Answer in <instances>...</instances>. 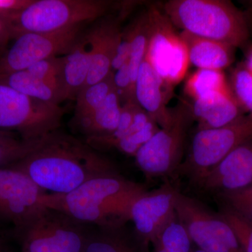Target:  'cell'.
<instances>
[{"instance_id": "83f0119b", "label": "cell", "mask_w": 252, "mask_h": 252, "mask_svg": "<svg viewBox=\"0 0 252 252\" xmlns=\"http://www.w3.org/2000/svg\"><path fill=\"white\" fill-rule=\"evenodd\" d=\"M229 81L230 91L239 107L252 118V75L244 63L233 69Z\"/></svg>"}, {"instance_id": "484cf974", "label": "cell", "mask_w": 252, "mask_h": 252, "mask_svg": "<svg viewBox=\"0 0 252 252\" xmlns=\"http://www.w3.org/2000/svg\"><path fill=\"white\" fill-rule=\"evenodd\" d=\"M154 252H193V243L183 224L176 216L152 243Z\"/></svg>"}, {"instance_id": "7c38bea8", "label": "cell", "mask_w": 252, "mask_h": 252, "mask_svg": "<svg viewBox=\"0 0 252 252\" xmlns=\"http://www.w3.org/2000/svg\"><path fill=\"white\" fill-rule=\"evenodd\" d=\"M46 193L23 172L0 168V220L18 229L37 208L39 198Z\"/></svg>"}, {"instance_id": "d6986e66", "label": "cell", "mask_w": 252, "mask_h": 252, "mask_svg": "<svg viewBox=\"0 0 252 252\" xmlns=\"http://www.w3.org/2000/svg\"><path fill=\"white\" fill-rule=\"evenodd\" d=\"M180 34L187 46L190 64L198 69L223 71L234 62L233 46L185 31Z\"/></svg>"}, {"instance_id": "8992f818", "label": "cell", "mask_w": 252, "mask_h": 252, "mask_svg": "<svg viewBox=\"0 0 252 252\" xmlns=\"http://www.w3.org/2000/svg\"><path fill=\"white\" fill-rule=\"evenodd\" d=\"M172 109L171 124L160 128L136 154L137 166L147 177L171 175L182 164L187 132L194 122L192 106L181 101Z\"/></svg>"}, {"instance_id": "8fae6325", "label": "cell", "mask_w": 252, "mask_h": 252, "mask_svg": "<svg viewBox=\"0 0 252 252\" xmlns=\"http://www.w3.org/2000/svg\"><path fill=\"white\" fill-rule=\"evenodd\" d=\"M81 26L50 33H25L0 59V75L26 70L39 61L67 54L79 39Z\"/></svg>"}, {"instance_id": "4316f807", "label": "cell", "mask_w": 252, "mask_h": 252, "mask_svg": "<svg viewBox=\"0 0 252 252\" xmlns=\"http://www.w3.org/2000/svg\"><path fill=\"white\" fill-rule=\"evenodd\" d=\"M44 137L39 140H25L17 132L0 130V168L11 166L27 157Z\"/></svg>"}, {"instance_id": "f1b7e54d", "label": "cell", "mask_w": 252, "mask_h": 252, "mask_svg": "<svg viewBox=\"0 0 252 252\" xmlns=\"http://www.w3.org/2000/svg\"><path fill=\"white\" fill-rule=\"evenodd\" d=\"M218 194L224 206L252 223V184L244 188Z\"/></svg>"}, {"instance_id": "d4e9b609", "label": "cell", "mask_w": 252, "mask_h": 252, "mask_svg": "<svg viewBox=\"0 0 252 252\" xmlns=\"http://www.w3.org/2000/svg\"><path fill=\"white\" fill-rule=\"evenodd\" d=\"M114 90V72H112L102 81L84 87L76 97L74 120L86 117L98 109Z\"/></svg>"}, {"instance_id": "ac0fdd59", "label": "cell", "mask_w": 252, "mask_h": 252, "mask_svg": "<svg viewBox=\"0 0 252 252\" xmlns=\"http://www.w3.org/2000/svg\"><path fill=\"white\" fill-rule=\"evenodd\" d=\"M91 67L90 52L85 36L79 38L67 54L63 57L59 78L61 102L74 99L85 87Z\"/></svg>"}, {"instance_id": "277c9868", "label": "cell", "mask_w": 252, "mask_h": 252, "mask_svg": "<svg viewBox=\"0 0 252 252\" xmlns=\"http://www.w3.org/2000/svg\"><path fill=\"white\" fill-rule=\"evenodd\" d=\"M112 2L103 0H32L17 12L1 17L11 38L25 33L56 32L102 17Z\"/></svg>"}, {"instance_id": "5b68a950", "label": "cell", "mask_w": 252, "mask_h": 252, "mask_svg": "<svg viewBox=\"0 0 252 252\" xmlns=\"http://www.w3.org/2000/svg\"><path fill=\"white\" fill-rule=\"evenodd\" d=\"M66 214L39 205L15 233L21 252H83L94 228Z\"/></svg>"}, {"instance_id": "4dcf8cb0", "label": "cell", "mask_w": 252, "mask_h": 252, "mask_svg": "<svg viewBox=\"0 0 252 252\" xmlns=\"http://www.w3.org/2000/svg\"><path fill=\"white\" fill-rule=\"evenodd\" d=\"M219 214L234 230L244 252H252V223L225 206Z\"/></svg>"}, {"instance_id": "7402d4cb", "label": "cell", "mask_w": 252, "mask_h": 252, "mask_svg": "<svg viewBox=\"0 0 252 252\" xmlns=\"http://www.w3.org/2000/svg\"><path fill=\"white\" fill-rule=\"evenodd\" d=\"M130 40L129 72L131 81L135 87V81L139 69L143 62L148 49L150 39V23L148 13L141 15L133 24L126 31Z\"/></svg>"}, {"instance_id": "74e56055", "label": "cell", "mask_w": 252, "mask_h": 252, "mask_svg": "<svg viewBox=\"0 0 252 252\" xmlns=\"http://www.w3.org/2000/svg\"><path fill=\"white\" fill-rule=\"evenodd\" d=\"M4 247H3L2 238L0 234V252H4Z\"/></svg>"}, {"instance_id": "ffe728a7", "label": "cell", "mask_w": 252, "mask_h": 252, "mask_svg": "<svg viewBox=\"0 0 252 252\" xmlns=\"http://www.w3.org/2000/svg\"><path fill=\"white\" fill-rule=\"evenodd\" d=\"M122 104L115 89L109 94L104 103L94 112L74 120L76 128L87 139L111 135L119 126Z\"/></svg>"}, {"instance_id": "ab89813d", "label": "cell", "mask_w": 252, "mask_h": 252, "mask_svg": "<svg viewBox=\"0 0 252 252\" xmlns=\"http://www.w3.org/2000/svg\"><path fill=\"white\" fill-rule=\"evenodd\" d=\"M4 252H11V251H8V250H4Z\"/></svg>"}, {"instance_id": "f546056e", "label": "cell", "mask_w": 252, "mask_h": 252, "mask_svg": "<svg viewBox=\"0 0 252 252\" xmlns=\"http://www.w3.org/2000/svg\"><path fill=\"white\" fill-rule=\"evenodd\" d=\"M160 130L158 125L153 119L145 127L138 131L130 132L117 141L112 148H115L126 155L135 157L136 154Z\"/></svg>"}, {"instance_id": "e0dca14e", "label": "cell", "mask_w": 252, "mask_h": 252, "mask_svg": "<svg viewBox=\"0 0 252 252\" xmlns=\"http://www.w3.org/2000/svg\"><path fill=\"white\" fill-rule=\"evenodd\" d=\"M193 102L192 112L194 121L198 124V130L223 127L245 114L230 88Z\"/></svg>"}, {"instance_id": "7a4b0ae2", "label": "cell", "mask_w": 252, "mask_h": 252, "mask_svg": "<svg viewBox=\"0 0 252 252\" xmlns=\"http://www.w3.org/2000/svg\"><path fill=\"white\" fill-rule=\"evenodd\" d=\"M146 192L143 186L116 174L88 181L69 193H46L39 205L59 210L84 224L119 228L130 220L132 205Z\"/></svg>"}, {"instance_id": "6da1fadb", "label": "cell", "mask_w": 252, "mask_h": 252, "mask_svg": "<svg viewBox=\"0 0 252 252\" xmlns=\"http://www.w3.org/2000/svg\"><path fill=\"white\" fill-rule=\"evenodd\" d=\"M8 168L23 172L42 190L56 194L69 193L97 177L119 174L108 158L59 130L48 134L34 151Z\"/></svg>"}, {"instance_id": "e575fe53", "label": "cell", "mask_w": 252, "mask_h": 252, "mask_svg": "<svg viewBox=\"0 0 252 252\" xmlns=\"http://www.w3.org/2000/svg\"><path fill=\"white\" fill-rule=\"evenodd\" d=\"M32 0H0V18L21 11Z\"/></svg>"}, {"instance_id": "f35d334b", "label": "cell", "mask_w": 252, "mask_h": 252, "mask_svg": "<svg viewBox=\"0 0 252 252\" xmlns=\"http://www.w3.org/2000/svg\"><path fill=\"white\" fill-rule=\"evenodd\" d=\"M193 252H204L203 251H202V250H200V249L198 248H195L194 249Z\"/></svg>"}, {"instance_id": "d6a6232c", "label": "cell", "mask_w": 252, "mask_h": 252, "mask_svg": "<svg viewBox=\"0 0 252 252\" xmlns=\"http://www.w3.org/2000/svg\"><path fill=\"white\" fill-rule=\"evenodd\" d=\"M114 84L122 105L127 102H137L135 87L131 81L127 63L114 72Z\"/></svg>"}, {"instance_id": "5bb4252c", "label": "cell", "mask_w": 252, "mask_h": 252, "mask_svg": "<svg viewBox=\"0 0 252 252\" xmlns=\"http://www.w3.org/2000/svg\"><path fill=\"white\" fill-rule=\"evenodd\" d=\"M252 184V139L240 144L196 185L205 191L237 190Z\"/></svg>"}, {"instance_id": "52a82bcc", "label": "cell", "mask_w": 252, "mask_h": 252, "mask_svg": "<svg viewBox=\"0 0 252 252\" xmlns=\"http://www.w3.org/2000/svg\"><path fill=\"white\" fill-rule=\"evenodd\" d=\"M63 116L58 104L32 98L0 84V130H14L25 140H39L59 130Z\"/></svg>"}, {"instance_id": "9a60e30c", "label": "cell", "mask_w": 252, "mask_h": 252, "mask_svg": "<svg viewBox=\"0 0 252 252\" xmlns=\"http://www.w3.org/2000/svg\"><path fill=\"white\" fill-rule=\"evenodd\" d=\"M171 90L145 58L136 79V101L161 128L170 126L173 119L172 108L167 107Z\"/></svg>"}, {"instance_id": "cb8c5ba5", "label": "cell", "mask_w": 252, "mask_h": 252, "mask_svg": "<svg viewBox=\"0 0 252 252\" xmlns=\"http://www.w3.org/2000/svg\"><path fill=\"white\" fill-rule=\"evenodd\" d=\"M223 71L198 69L186 79L184 90L193 101L229 89Z\"/></svg>"}, {"instance_id": "4fadbf2b", "label": "cell", "mask_w": 252, "mask_h": 252, "mask_svg": "<svg viewBox=\"0 0 252 252\" xmlns=\"http://www.w3.org/2000/svg\"><path fill=\"white\" fill-rule=\"evenodd\" d=\"M179 190L170 184L146 192L136 200L130 212L140 243H152L165 225L176 216V197Z\"/></svg>"}, {"instance_id": "ba28073f", "label": "cell", "mask_w": 252, "mask_h": 252, "mask_svg": "<svg viewBox=\"0 0 252 252\" xmlns=\"http://www.w3.org/2000/svg\"><path fill=\"white\" fill-rule=\"evenodd\" d=\"M252 139V118L244 114L219 128L197 130L186 161L179 167L195 182L244 142Z\"/></svg>"}, {"instance_id": "2e32d148", "label": "cell", "mask_w": 252, "mask_h": 252, "mask_svg": "<svg viewBox=\"0 0 252 252\" xmlns=\"http://www.w3.org/2000/svg\"><path fill=\"white\" fill-rule=\"evenodd\" d=\"M119 18H107L97 23L85 38L89 45L91 67L85 87L108 76L113 56L122 37Z\"/></svg>"}, {"instance_id": "836d02e7", "label": "cell", "mask_w": 252, "mask_h": 252, "mask_svg": "<svg viewBox=\"0 0 252 252\" xmlns=\"http://www.w3.org/2000/svg\"><path fill=\"white\" fill-rule=\"evenodd\" d=\"M130 51V40H129L128 36L126 31L124 32H122V37L113 56L112 64H111V71L112 72H115L124 64L128 63Z\"/></svg>"}, {"instance_id": "44dd1931", "label": "cell", "mask_w": 252, "mask_h": 252, "mask_svg": "<svg viewBox=\"0 0 252 252\" xmlns=\"http://www.w3.org/2000/svg\"><path fill=\"white\" fill-rule=\"evenodd\" d=\"M0 84L9 86L21 94L37 100L58 105L61 102L58 84L38 79L27 70L1 74Z\"/></svg>"}, {"instance_id": "3957f363", "label": "cell", "mask_w": 252, "mask_h": 252, "mask_svg": "<svg viewBox=\"0 0 252 252\" xmlns=\"http://www.w3.org/2000/svg\"><path fill=\"white\" fill-rule=\"evenodd\" d=\"M162 12L174 26L235 48L246 46L250 28L245 14L226 0H170Z\"/></svg>"}, {"instance_id": "1f68e13d", "label": "cell", "mask_w": 252, "mask_h": 252, "mask_svg": "<svg viewBox=\"0 0 252 252\" xmlns=\"http://www.w3.org/2000/svg\"><path fill=\"white\" fill-rule=\"evenodd\" d=\"M62 64L63 57L57 56L39 61L31 65L26 70L38 79L54 83L59 86Z\"/></svg>"}, {"instance_id": "30bf717a", "label": "cell", "mask_w": 252, "mask_h": 252, "mask_svg": "<svg viewBox=\"0 0 252 252\" xmlns=\"http://www.w3.org/2000/svg\"><path fill=\"white\" fill-rule=\"evenodd\" d=\"M176 214L189 236L204 252H244L234 230L220 214L212 213L200 202L180 191Z\"/></svg>"}, {"instance_id": "8d00e7d4", "label": "cell", "mask_w": 252, "mask_h": 252, "mask_svg": "<svg viewBox=\"0 0 252 252\" xmlns=\"http://www.w3.org/2000/svg\"><path fill=\"white\" fill-rule=\"evenodd\" d=\"M244 64H245V67L248 69L249 72L251 73L252 75V49L249 52L246 61H245Z\"/></svg>"}, {"instance_id": "d590c367", "label": "cell", "mask_w": 252, "mask_h": 252, "mask_svg": "<svg viewBox=\"0 0 252 252\" xmlns=\"http://www.w3.org/2000/svg\"><path fill=\"white\" fill-rule=\"evenodd\" d=\"M11 38V32L7 24L2 18H0V51Z\"/></svg>"}, {"instance_id": "603a6c76", "label": "cell", "mask_w": 252, "mask_h": 252, "mask_svg": "<svg viewBox=\"0 0 252 252\" xmlns=\"http://www.w3.org/2000/svg\"><path fill=\"white\" fill-rule=\"evenodd\" d=\"M120 228L93 230L83 252H145L120 233Z\"/></svg>"}, {"instance_id": "9c48e42d", "label": "cell", "mask_w": 252, "mask_h": 252, "mask_svg": "<svg viewBox=\"0 0 252 252\" xmlns=\"http://www.w3.org/2000/svg\"><path fill=\"white\" fill-rule=\"evenodd\" d=\"M150 39L146 59L165 84L174 87L185 79L190 62L188 51L175 26L162 11L153 6L147 11Z\"/></svg>"}]
</instances>
